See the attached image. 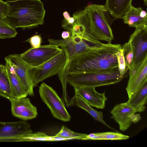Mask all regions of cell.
Wrapping results in <instances>:
<instances>
[{
	"label": "cell",
	"instance_id": "obj_1",
	"mask_svg": "<svg viewBox=\"0 0 147 147\" xmlns=\"http://www.w3.org/2000/svg\"><path fill=\"white\" fill-rule=\"evenodd\" d=\"M119 44L103 43L75 55L67 74L113 69L118 67L116 53L122 49Z\"/></svg>",
	"mask_w": 147,
	"mask_h": 147
},
{
	"label": "cell",
	"instance_id": "obj_2",
	"mask_svg": "<svg viewBox=\"0 0 147 147\" xmlns=\"http://www.w3.org/2000/svg\"><path fill=\"white\" fill-rule=\"evenodd\" d=\"M9 9L5 19L15 29L36 28L44 23L45 10L40 0H7Z\"/></svg>",
	"mask_w": 147,
	"mask_h": 147
},
{
	"label": "cell",
	"instance_id": "obj_3",
	"mask_svg": "<svg viewBox=\"0 0 147 147\" xmlns=\"http://www.w3.org/2000/svg\"><path fill=\"white\" fill-rule=\"evenodd\" d=\"M118 67L113 69L69 74L67 82L74 88L96 87L113 84L122 80Z\"/></svg>",
	"mask_w": 147,
	"mask_h": 147
},
{
	"label": "cell",
	"instance_id": "obj_4",
	"mask_svg": "<svg viewBox=\"0 0 147 147\" xmlns=\"http://www.w3.org/2000/svg\"><path fill=\"white\" fill-rule=\"evenodd\" d=\"M84 8L89 17L93 36L100 40L111 42L114 36L111 26L116 19L105 5L94 4Z\"/></svg>",
	"mask_w": 147,
	"mask_h": 147
},
{
	"label": "cell",
	"instance_id": "obj_5",
	"mask_svg": "<svg viewBox=\"0 0 147 147\" xmlns=\"http://www.w3.org/2000/svg\"><path fill=\"white\" fill-rule=\"evenodd\" d=\"M48 40L50 44L58 46L65 52L67 56V62L63 71L65 73H67L69 63L75 55L91 48L100 45L98 42L85 39L78 36H71L66 39L48 38Z\"/></svg>",
	"mask_w": 147,
	"mask_h": 147
},
{
	"label": "cell",
	"instance_id": "obj_6",
	"mask_svg": "<svg viewBox=\"0 0 147 147\" xmlns=\"http://www.w3.org/2000/svg\"><path fill=\"white\" fill-rule=\"evenodd\" d=\"M38 92L42 101L54 117L64 122L70 120L71 116L65 108L63 101L52 87L42 83L39 87Z\"/></svg>",
	"mask_w": 147,
	"mask_h": 147
},
{
	"label": "cell",
	"instance_id": "obj_7",
	"mask_svg": "<svg viewBox=\"0 0 147 147\" xmlns=\"http://www.w3.org/2000/svg\"><path fill=\"white\" fill-rule=\"evenodd\" d=\"M67 62L65 52L62 50L59 54L41 65L33 67L32 74L34 87L45 79L57 74H60Z\"/></svg>",
	"mask_w": 147,
	"mask_h": 147
},
{
	"label": "cell",
	"instance_id": "obj_8",
	"mask_svg": "<svg viewBox=\"0 0 147 147\" xmlns=\"http://www.w3.org/2000/svg\"><path fill=\"white\" fill-rule=\"evenodd\" d=\"M62 50L57 45L50 44L40 45L36 48L31 47L20 55L25 61L32 67H36L57 55Z\"/></svg>",
	"mask_w": 147,
	"mask_h": 147
},
{
	"label": "cell",
	"instance_id": "obj_9",
	"mask_svg": "<svg viewBox=\"0 0 147 147\" xmlns=\"http://www.w3.org/2000/svg\"><path fill=\"white\" fill-rule=\"evenodd\" d=\"M6 57L10 60L17 78L28 95L34 96L32 74L33 67L25 61L20 54H11Z\"/></svg>",
	"mask_w": 147,
	"mask_h": 147
},
{
	"label": "cell",
	"instance_id": "obj_10",
	"mask_svg": "<svg viewBox=\"0 0 147 147\" xmlns=\"http://www.w3.org/2000/svg\"><path fill=\"white\" fill-rule=\"evenodd\" d=\"M128 42L133 55V71L147 56V29L136 28Z\"/></svg>",
	"mask_w": 147,
	"mask_h": 147
},
{
	"label": "cell",
	"instance_id": "obj_11",
	"mask_svg": "<svg viewBox=\"0 0 147 147\" xmlns=\"http://www.w3.org/2000/svg\"><path fill=\"white\" fill-rule=\"evenodd\" d=\"M32 132L30 124L24 121H0V142H16L19 138Z\"/></svg>",
	"mask_w": 147,
	"mask_h": 147
},
{
	"label": "cell",
	"instance_id": "obj_12",
	"mask_svg": "<svg viewBox=\"0 0 147 147\" xmlns=\"http://www.w3.org/2000/svg\"><path fill=\"white\" fill-rule=\"evenodd\" d=\"M8 100L11 103L12 114L14 117L25 121L35 118L38 115L36 107L26 97L18 98L12 97Z\"/></svg>",
	"mask_w": 147,
	"mask_h": 147
},
{
	"label": "cell",
	"instance_id": "obj_13",
	"mask_svg": "<svg viewBox=\"0 0 147 147\" xmlns=\"http://www.w3.org/2000/svg\"><path fill=\"white\" fill-rule=\"evenodd\" d=\"M147 56L135 70L129 73L126 90L128 99L147 82Z\"/></svg>",
	"mask_w": 147,
	"mask_h": 147
},
{
	"label": "cell",
	"instance_id": "obj_14",
	"mask_svg": "<svg viewBox=\"0 0 147 147\" xmlns=\"http://www.w3.org/2000/svg\"><path fill=\"white\" fill-rule=\"evenodd\" d=\"M110 113L112 115L111 118L119 124L121 131H124L132 124L129 116L136 112L127 102L116 105Z\"/></svg>",
	"mask_w": 147,
	"mask_h": 147
},
{
	"label": "cell",
	"instance_id": "obj_15",
	"mask_svg": "<svg viewBox=\"0 0 147 147\" xmlns=\"http://www.w3.org/2000/svg\"><path fill=\"white\" fill-rule=\"evenodd\" d=\"M75 94L80 96L88 105L98 109L105 108L107 98L105 95V92L99 93L97 92L95 88H74Z\"/></svg>",
	"mask_w": 147,
	"mask_h": 147
},
{
	"label": "cell",
	"instance_id": "obj_16",
	"mask_svg": "<svg viewBox=\"0 0 147 147\" xmlns=\"http://www.w3.org/2000/svg\"><path fill=\"white\" fill-rule=\"evenodd\" d=\"M129 27L147 29V12L141 7L131 5L121 18Z\"/></svg>",
	"mask_w": 147,
	"mask_h": 147
},
{
	"label": "cell",
	"instance_id": "obj_17",
	"mask_svg": "<svg viewBox=\"0 0 147 147\" xmlns=\"http://www.w3.org/2000/svg\"><path fill=\"white\" fill-rule=\"evenodd\" d=\"M5 59L12 97L17 98L27 97L28 94L17 78L10 60L6 57Z\"/></svg>",
	"mask_w": 147,
	"mask_h": 147
},
{
	"label": "cell",
	"instance_id": "obj_18",
	"mask_svg": "<svg viewBox=\"0 0 147 147\" xmlns=\"http://www.w3.org/2000/svg\"><path fill=\"white\" fill-rule=\"evenodd\" d=\"M132 0H106L105 5L116 19L121 18L130 9Z\"/></svg>",
	"mask_w": 147,
	"mask_h": 147
},
{
	"label": "cell",
	"instance_id": "obj_19",
	"mask_svg": "<svg viewBox=\"0 0 147 147\" xmlns=\"http://www.w3.org/2000/svg\"><path fill=\"white\" fill-rule=\"evenodd\" d=\"M127 102L136 113L144 111L147 102V82L134 93Z\"/></svg>",
	"mask_w": 147,
	"mask_h": 147
},
{
	"label": "cell",
	"instance_id": "obj_20",
	"mask_svg": "<svg viewBox=\"0 0 147 147\" xmlns=\"http://www.w3.org/2000/svg\"><path fill=\"white\" fill-rule=\"evenodd\" d=\"M74 97V104L78 107L86 111L95 121L102 123L110 129L115 130L109 125L104 121L102 112L98 111L93 109L78 94H75Z\"/></svg>",
	"mask_w": 147,
	"mask_h": 147
},
{
	"label": "cell",
	"instance_id": "obj_21",
	"mask_svg": "<svg viewBox=\"0 0 147 147\" xmlns=\"http://www.w3.org/2000/svg\"><path fill=\"white\" fill-rule=\"evenodd\" d=\"M129 137L117 132L92 133L87 135L84 140H119L128 139Z\"/></svg>",
	"mask_w": 147,
	"mask_h": 147
},
{
	"label": "cell",
	"instance_id": "obj_22",
	"mask_svg": "<svg viewBox=\"0 0 147 147\" xmlns=\"http://www.w3.org/2000/svg\"><path fill=\"white\" fill-rule=\"evenodd\" d=\"M0 96L8 99L12 97L5 65L0 64Z\"/></svg>",
	"mask_w": 147,
	"mask_h": 147
},
{
	"label": "cell",
	"instance_id": "obj_23",
	"mask_svg": "<svg viewBox=\"0 0 147 147\" xmlns=\"http://www.w3.org/2000/svg\"><path fill=\"white\" fill-rule=\"evenodd\" d=\"M54 141V136L41 132L30 133L19 138L16 142Z\"/></svg>",
	"mask_w": 147,
	"mask_h": 147
},
{
	"label": "cell",
	"instance_id": "obj_24",
	"mask_svg": "<svg viewBox=\"0 0 147 147\" xmlns=\"http://www.w3.org/2000/svg\"><path fill=\"white\" fill-rule=\"evenodd\" d=\"M17 32L11 26L5 19L0 18V38L6 39L14 37Z\"/></svg>",
	"mask_w": 147,
	"mask_h": 147
},
{
	"label": "cell",
	"instance_id": "obj_25",
	"mask_svg": "<svg viewBox=\"0 0 147 147\" xmlns=\"http://www.w3.org/2000/svg\"><path fill=\"white\" fill-rule=\"evenodd\" d=\"M126 67L129 73L133 70V55L130 45L128 42L121 46Z\"/></svg>",
	"mask_w": 147,
	"mask_h": 147
},
{
	"label": "cell",
	"instance_id": "obj_26",
	"mask_svg": "<svg viewBox=\"0 0 147 147\" xmlns=\"http://www.w3.org/2000/svg\"><path fill=\"white\" fill-rule=\"evenodd\" d=\"M88 134L74 132L64 125H63L60 131L55 135L69 138L71 140H84Z\"/></svg>",
	"mask_w": 147,
	"mask_h": 147
},
{
	"label": "cell",
	"instance_id": "obj_27",
	"mask_svg": "<svg viewBox=\"0 0 147 147\" xmlns=\"http://www.w3.org/2000/svg\"><path fill=\"white\" fill-rule=\"evenodd\" d=\"M118 65V69L121 76L124 78L126 71V67L123 54V50L122 49L116 53Z\"/></svg>",
	"mask_w": 147,
	"mask_h": 147
},
{
	"label": "cell",
	"instance_id": "obj_28",
	"mask_svg": "<svg viewBox=\"0 0 147 147\" xmlns=\"http://www.w3.org/2000/svg\"><path fill=\"white\" fill-rule=\"evenodd\" d=\"M26 42H29L31 47L36 48L40 46L42 38L40 35H34L27 40Z\"/></svg>",
	"mask_w": 147,
	"mask_h": 147
},
{
	"label": "cell",
	"instance_id": "obj_29",
	"mask_svg": "<svg viewBox=\"0 0 147 147\" xmlns=\"http://www.w3.org/2000/svg\"><path fill=\"white\" fill-rule=\"evenodd\" d=\"M9 5L6 2L0 0V18L5 19L9 12Z\"/></svg>",
	"mask_w": 147,
	"mask_h": 147
},
{
	"label": "cell",
	"instance_id": "obj_30",
	"mask_svg": "<svg viewBox=\"0 0 147 147\" xmlns=\"http://www.w3.org/2000/svg\"><path fill=\"white\" fill-rule=\"evenodd\" d=\"M133 113L129 116L130 120L131 123H136L138 122L141 119L140 113Z\"/></svg>",
	"mask_w": 147,
	"mask_h": 147
},
{
	"label": "cell",
	"instance_id": "obj_31",
	"mask_svg": "<svg viewBox=\"0 0 147 147\" xmlns=\"http://www.w3.org/2000/svg\"><path fill=\"white\" fill-rule=\"evenodd\" d=\"M71 35V33L67 31H64L61 34V36L64 39H66L69 38Z\"/></svg>",
	"mask_w": 147,
	"mask_h": 147
},
{
	"label": "cell",
	"instance_id": "obj_32",
	"mask_svg": "<svg viewBox=\"0 0 147 147\" xmlns=\"http://www.w3.org/2000/svg\"><path fill=\"white\" fill-rule=\"evenodd\" d=\"M64 19L66 21L68 20L71 16L69 13L66 11H64L63 13Z\"/></svg>",
	"mask_w": 147,
	"mask_h": 147
},
{
	"label": "cell",
	"instance_id": "obj_33",
	"mask_svg": "<svg viewBox=\"0 0 147 147\" xmlns=\"http://www.w3.org/2000/svg\"><path fill=\"white\" fill-rule=\"evenodd\" d=\"M144 5L145 6L147 5V0H144Z\"/></svg>",
	"mask_w": 147,
	"mask_h": 147
}]
</instances>
